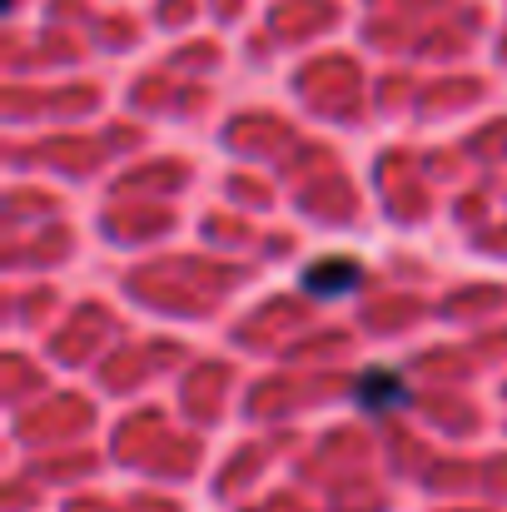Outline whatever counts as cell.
<instances>
[{"label": "cell", "mask_w": 507, "mask_h": 512, "mask_svg": "<svg viewBox=\"0 0 507 512\" xmlns=\"http://www.w3.org/2000/svg\"><path fill=\"white\" fill-rule=\"evenodd\" d=\"M408 398V383L398 378V373H363L358 378V403L368 408V413H383V408H393V403H403Z\"/></svg>", "instance_id": "1"}, {"label": "cell", "mask_w": 507, "mask_h": 512, "mask_svg": "<svg viewBox=\"0 0 507 512\" xmlns=\"http://www.w3.org/2000/svg\"><path fill=\"white\" fill-rule=\"evenodd\" d=\"M304 284H309L314 294H329V299H338L348 284H358V269H353L348 259H334V264H314V269L304 274Z\"/></svg>", "instance_id": "2"}]
</instances>
